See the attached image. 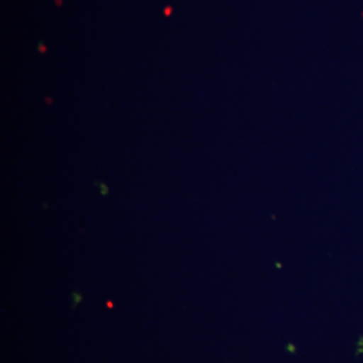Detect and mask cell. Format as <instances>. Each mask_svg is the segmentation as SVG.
Here are the masks:
<instances>
[{
  "label": "cell",
  "instance_id": "obj_1",
  "mask_svg": "<svg viewBox=\"0 0 363 363\" xmlns=\"http://www.w3.org/2000/svg\"><path fill=\"white\" fill-rule=\"evenodd\" d=\"M73 297H74V305H73V309H75L76 305H78L79 303L82 301V296L80 295L78 292H74L73 293Z\"/></svg>",
  "mask_w": 363,
  "mask_h": 363
},
{
  "label": "cell",
  "instance_id": "obj_2",
  "mask_svg": "<svg viewBox=\"0 0 363 363\" xmlns=\"http://www.w3.org/2000/svg\"><path fill=\"white\" fill-rule=\"evenodd\" d=\"M97 185L100 186V188H101L102 190V194L106 195L107 192H108V188L106 187V186L104 185V184H98Z\"/></svg>",
  "mask_w": 363,
  "mask_h": 363
},
{
  "label": "cell",
  "instance_id": "obj_3",
  "mask_svg": "<svg viewBox=\"0 0 363 363\" xmlns=\"http://www.w3.org/2000/svg\"><path fill=\"white\" fill-rule=\"evenodd\" d=\"M40 51L42 52H45V47L43 44H40Z\"/></svg>",
  "mask_w": 363,
  "mask_h": 363
},
{
  "label": "cell",
  "instance_id": "obj_4",
  "mask_svg": "<svg viewBox=\"0 0 363 363\" xmlns=\"http://www.w3.org/2000/svg\"><path fill=\"white\" fill-rule=\"evenodd\" d=\"M107 307L111 308V309L113 308V305H112L111 301H108V302H107Z\"/></svg>",
  "mask_w": 363,
  "mask_h": 363
}]
</instances>
